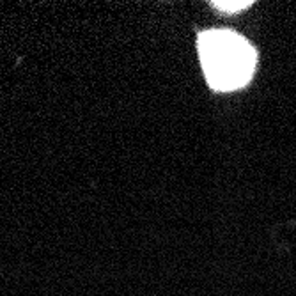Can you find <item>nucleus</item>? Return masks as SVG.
I'll return each mask as SVG.
<instances>
[{"label":"nucleus","instance_id":"obj_1","mask_svg":"<svg viewBox=\"0 0 296 296\" xmlns=\"http://www.w3.org/2000/svg\"><path fill=\"white\" fill-rule=\"evenodd\" d=\"M197 45L206 80L215 91H234L250 82L257 55L245 37L230 30H206Z\"/></svg>","mask_w":296,"mask_h":296},{"label":"nucleus","instance_id":"obj_2","mask_svg":"<svg viewBox=\"0 0 296 296\" xmlns=\"http://www.w3.org/2000/svg\"><path fill=\"white\" fill-rule=\"evenodd\" d=\"M250 0H245V2H240V0H232V2H213V6L220 11H225V13H238V11L245 9V7L250 6Z\"/></svg>","mask_w":296,"mask_h":296}]
</instances>
